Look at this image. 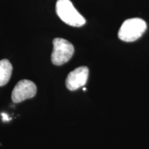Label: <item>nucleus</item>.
<instances>
[{
    "label": "nucleus",
    "instance_id": "nucleus-1",
    "mask_svg": "<svg viewBox=\"0 0 149 149\" xmlns=\"http://www.w3.org/2000/svg\"><path fill=\"white\" fill-rule=\"evenodd\" d=\"M56 13L64 23L71 26L80 27L86 23L84 17L74 8L70 0H57Z\"/></svg>",
    "mask_w": 149,
    "mask_h": 149
},
{
    "label": "nucleus",
    "instance_id": "nucleus-2",
    "mask_svg": "<svg viewBox=\"0 0 149 149\" xmlns=\"http://www.w3.org/2000/svg\"><path fill=\"white\" fill-rule=\"evenodd\" d=\"M146 28V23L144 20L140 18L128 19L121 26L118 37L124 42H134L144 34Z\"/></svg>",
    "mask_w": 149,
    "mask_h": 149
},
{
    "label": "nucleus",
    "instance_id": "nucleus-3",
    "mask_svg": "<svg viewBox=\"0 0 149 149\" xmlns=\"http://www.w3.org/2000/svg\"><path fill=\"white\" fill-rule=\"evenodd\" d=\"M53 50L51 61L54 65L61 66L68 62L74 53V46L71 43L62 38L53 40Z\"/></svg>",
    "mask_w": 149,
    "mask_h": 149
},
{
    "label": "nucleus",
    "instance_id": "nucleus-4",
    "mask_svg": "<svg viewBox=\"0 0 149 149\" xmlns=\"http://www.w3.org/2000/svg\"><path fill=\"white\" fill-rule=\"evenodd\" d=\"M37 93V87L34 82L23 79L17 84L12 92V100L14 103H19L27 99L32 98Z\"/></svg>",
    "mask_w": 149,
    "mask_h": 149
},
{
    "label": "nucleus",
    "instance_id": "nucleus-5",
    "mask_svg": "<svg viewBox=\"0 0 149 149\" xmlns=\"http://www.w3.org/2000/svg\"><path fill=\"white\" fill-rule=\"evenodd\" d=\"M88 77V68L80 66L68 74L66 79V86L70 91H75L86 84Z\"/></svg>",
    "mask_w": 149,
    "mask_h": 149
},
{
    "label": "nucleus",
    "instance_id": "nucleus-6",
    "mask_svg": "<svg viewBox=\"0 0 149 149\" xmlns=\"http://www.w3.org/2000/svg\"><path fill=\"white\" fill-rule=\"evenodd\" d=\"M12 70V64L8 59H2L0 61V86H3L8 82Z\"/></svg>",
    "mask_w": 149,
    "mask_h": 149
},
{
    "label": "nucleus",
    "instance_id": "nucleus-7",
    "mask_svg": "<svg viewBox=\"0 0 149 149\" xmlns=\"http://www.w3.org/2000/svg\"><path fill=\"white\" fill-rule=\"evenodd\" d=\"M1 117H2V120H3V122H7V121H9L10 120H11V118L8 117V115H7L6 113H1Z\"/></svg>",
    "mask_w": 149,
    "mask_h": 149
},
{
    "label": "nucleus",
    "instance_id": "nucleus-8",
    "mask_svg": "<svg viewBox=\"0 0 149 149\" xmlns=\"http://www.w3.org/2000/svg\"><path fill=\"white\" fill-rule=\"evenodd\" d=\"M86 88H83V91H86Z\"/></svg>",
    "mask_w": 149,
    "mask_h": 149
}]
</instances>
